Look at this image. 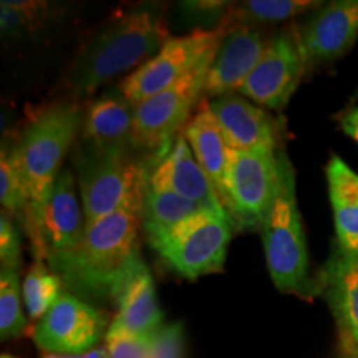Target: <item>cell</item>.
Returning <instances> with one entry per match:
<instances>
[{"label": "cell", "instance_id": "cell-6", "mask_svg": "<svg viewBox=\"0 0 358 358\" xmlns=\"http://www.w3.org/2000/svg\"><path fill=\"white\" fill-rule=\"evenodd\" d=\"M217 48L171 87L134 106V150L151 166L166 156L169 148L191 120L192 110L203 101L206 78Z\"/></svg>", "mask_w": 358, "mask_h": 358}, {"label": "cell", "instance_id": "cell-20", "mask_svg": "<svg viewBox=\"0 0 358 358\" xmlns=\"http://www.w3.org/2000/svg\"><path fill=\"white\" fill-rule=\"evenodd\" d=\"M192 155L199 166L208 174L209 181L216 187L224 208L227 204V182H229L231 150L214 118L209 100L203 98L194 115L182 129ZM227 211V209H226Z\"/></svg>", "mask_w": 358, "mask_h": 358}, {"label": "cell", "instance_id": "cell-17", "mask_svg": "<svg viewBox=\"0 0 358 358\" xmlns=\"http://www.w3.org/2000/svg\"><path fill=\"white\" fill-rule=\"evenodd\" d=\"M148 182L156 189L171 191L203 211H226L216 187L192 155L185 134H179L163 159L148 169Z\"/></svg>", "mask_w": 358, "mask_h": 358}, {"label": "cell", "instance_id": "cell-9", "mask_svg": "<svg viewBox=\"0 0 358 358\" xmlns=\"http://www.w3.org/2000/svg\"><path fill=\"white\" fill-rule=\"evenodd\" d=\"M306 78L329 70L355 47L358 40V0L320 2L292 22Z\"/></svg>", "mask_w": 358, "mask_h": 358}, {"label": "cell", "instance_id": "cell-25", "mask_svg": "<svg viewBox=\"0 0 358 358\" xmlns=\"http://www.w3.org/2000/svg\"><path fill=\"white\" fill-rule=\"evenodd\" d=\"M65 292L64 282L45 262H35L22 282L24 306L32 319H42Z\"/></svg>", "mask_w": 358, "mask_h": 358}, {"label": "cell", "instance_id": "cell-12", "mask_svg": "<svg viewBox=\"0 0 358 358\" xmlns=\"http://www.w3.org/2000/svg\"><path fill=\"white\" fill-rule=\"evenodd\" d=\"M306 78L292 22L272 32L261 60L239 88L243 95L267 111L280 113Z\"/></svg>", "mask_w": 358, "mask_h": 358}, {"label": "cell", "instance_id": "cell-11", "mask_svg": "<svg viewBox=\"0 0 358 358\" xmlns=\"http://www.w3.org/2000/svg\"><path fill=\"white\" fill-rule=\"evenodd\" d=\"M226 27L217 30H192L182 37H171L158 53L127 75L120 83L123 95L138 105L163 92L185 77L213 48L219 47Z\"/></svg>", "mask_w": 358, "mask_h": 358}, {"label": "cell", "instance_id": "cell-7", "mask_svg": "<svg viewBox=\"0 0 358 358\" xmlns=\"http://www.w3.org/2000/svg\"><path fill=\"white\" fill-rule=\"evenodd\" d=\"M236 224L227 211H199L153 245L164 264L185 279L222 271Z\"/></svg>", "mask_w": 358, "mask_h": 358}, {"label": "cell", "instance_id": "cell-2", "mask_svg": "<svg viewBox=\"0 0 358 358\" xmlns=\"http://www.w3.org/2000/svg\"><path fill=\"white\" fill-rule=\"evenodd\" d=\"M83 113L78 98L55 101L35 111L15 140L2 141L30 199V209L20 226L27 237L37 227L62 173V163L78 140Z\"/></svg>", "mask_w": 358, "mask_h": 358}, {"label": "cell", "instance_id": "cell-18", "mask_svg": "<svg viewBox=\"0 0 358 358\" xmlns=\"http://www.w3.org/2000/svg\"><path fill=\"white\" fill-rule=\"evenodd\" d=\"M134 106L136 105L123 95L120 85L106 88L85 108L80 138L95 145L136 151L134 150Z\"/></svg>", "mask_w": 358, "mask_h": 358}, {"label": "cell", "instance_id": "cell-31", "mask_svg": "<svg viewBox=\"0 0 358 358\" xmlns=\"http://www.w3.org/2000/svg\"><path fill=\"white\" fill-rule=\"evenodd\" d=\"M0 264L2 268L20 271L22 267V241L20 231L12 217L2 211L0 216Z\"/></svg>", "mask_w": 358, "mask_h": 358}, {"label": "cell", "instance_id": "cell-4", "mask_svg": "<svg viewBox=\"0 0 358 358\" xmlns=\"http://www.w3.org/2000/svg\"><path fill=\"white\" fill-rule=\"evenodd\" d=\"M287 150L280 155V182L266 221L261 239L268 275L282 294L302 301L317 299L315 272L310 271L307 237L297 199V179Z\"/></svg>", "mask_w": 358, "mask_h": 358}, {"label": "cell", "instance_id": "cell-35", "mask_svg": "<svg viewBox=\"0 0 358 358\" xmlns=\"http://www.w3.org/2000/svg\"><path fill=\"white\" fill-rule=\"evenodd\" d=\"M343 358H355V357H347V355H343Z\"/></svg>", "mask_w": 358, "mask_h": 358}, {"label": "cell", "instance_id": "cell-3", "mask_svg": "<svg viewBox=\"0 0 358 358\" xmlns=\"http://www.w3.org/2000/svg\"><path fill=\"white\" fill-rule=\"evenodd\" d=\"M140 226V206H129L88 224L77 252L55 272L66 292L92 306L113 302L124 275L141 256Z\"/></svg>", "mask_w": 358, "mask_h": 358}, {"label": "cell", "instance_id": "cell-24", "mask_svg": "<svg viewBox=\"0 0 358 358\" xmlns=\"http://www.w3.org/2000/svg\"><path fill=\"white\" fill-rule=\"evenodd\" d=\"M52 7L45 2L0 3V32L7 42L32 38L52 20Z\"/></svg>", "mask_w": 358, "mask_h": 358}, {"label": "cell", "instance_id": "cell-33", "mask_svg": "<svg viewBox=\"0 0 358 358\" xmlns=\"http://www.w3.org/2000/svg\"><path fill=\"white\" fill-rule=\"evenodd\" d=\"M352 101H355V103H358V88H357L355 95H353V96H352Z\"/></svg>", "mask_w": 358, "mask_h": 358}, {"label": "cell", "instance_id": "cell-19", "mask_svg": "<svg viewBox=\"0 0 358 358\" xmlns=\"http://www.w3.org/2000/svg\"><path fill=\"white\" fill-rule=\"evenodd\" d=\"M113 302L116 306L113 322L134 334L153 335L164 325L153 275L141 256L124 275Z\"/></svg>", "mask_w": 358, "mask_h": 358}, {"label": "cell", "instance_id": "cell-22", "mask_svg": "<svg viewBox=\"0 0 358 358\" xmlns=\"http://www.w3.org/2000/svg\"><path fill=\"white\" fill-rule=\"evenodd\" d=\"M203 209L171 191L156 189L145 179L140 204V224L153 248L164 239L179 224L198 214Z\"/></svg>", "mask_w": 358, "mask_h": 358}, {"label": "cell", "instance_id": "cell-27", "mask_svg": "<svg viewBox=\"0 0 358 358\" xmlns=\"http://www.w3.org/2000/svg\"><path fill=\"white\" fill-rule=\"evenodd\" d=\"M0 203H2L3 213H7L10 217H15L20 226L24 224L27 213L30 209V199L3 143L2 151H0Z\"/></svg>", "mask_w": 358, "mask_h": 358}, {"label": "cell", "instance_id": "cell-23", "mask_svg": "<svg viewBox=\"0 0 358 358\" xmlns=\"http://www.w3.org/2000/svg\"><path fill=\"white\" fill-rule=\"evenodd\" d=\"M320 2L312 0H248V2L232 3L229 15L222 27H261L294 22L306 15Z\"/></svg>", "mask_w": 358, "mask_h": 358}, {"label": "cell", "instance_id": "cell-14", "mask_svg": "<svg viewBox=\"0 0 358 358\" xmlns=\"http://www.w3.org/2000/svg\"><path fill=\"white\" fill-rule=\"evenodd\" d=\"M317 299L332 313L343 355L358 358V259L332 241L329 257L315 272Z\"/></svg>", "mask_w": 358, "mask_h": 358}, {"label": "cell", "instance_id": "cell-15", "mask_svg": "<svg viewBox=\"0 0 358 358\" xmlns=\"http://www.w3.org/2000/svg\"><path fill=\"white\" fill-rule=\"evenodd\" d=\"M271 35L272 32L261 27H226V34L208 71L204 95L211 100L239 93V88L261 60Z\"/></svg>", "mask_w": 358, "mask_h": 358}, {"label": "cell", "instance_id": "cell-30", "mask_svg": "<svg viewBox=\"0 0 358 358\" xmlns=\"http://www.w3.org/2000/svg\"><path fill=\"white\" fill-rule=\"evenodd\" d=\"M185 329L176 324L163 325L151 338L150 358H185Z\"/></svg>", "mask_w": 358, "mask_h": 358}, {"label": "cell", "instance_id": "cell-29", "mask_svg": "<svg viewBox=\"0 0 358 358\" xmlns=\"http://www.w3.org/2000/svg\"><path fill=\"white\" fill-rule=\"evenodd\" d=\"M153 335L134 334L111 322L105 335L106 358H150Z\"/></svg>", "mask_w": 358, "mask_h": 358}, {"label": "cell", "instance_id": "cell-13", "mask_svg": "<svg viewBox=\"0 0 358 358\" xmlns=\"http://www.w3.org/2000/svg\"><path fill=\"white\" fill-rule=\"evenodd\" d=\"M108 327L100 308L65 292L37 322L34 342L50 355H82L105 338Z\"/></svg>", "mask_w": 358, "mask_h": 358}, {"label": "cell", "instance_id": "cell-28", "mask_svg": "<svg viewBox=\"0 0 358 358\" xmlns=\"http://www.w3.org/2000/svg\"><path fill=\"white\" fill-rule=\"evenodd\" d=\"M231 2H204V0H192V2H179L178 10L181 13V20L185 24L194 27V30H217L221 29L229 15Z\"/></svg>", "mask_w": 358, "mask_h": 358}, {"label": "cell", "instance_id": "cell-21", "mask_svg": "<svg viewBox=\"0 0 358 358\" xmlns=\"http://www.w3.org/2000/svg\"><path fill=\"white\" fill-rule=\"evenodd\" d=\"M325 179L334 214L335 244L358 259V174L342 156L332 153L325 164Z\"/></svg>", "mask_w": 358, "mask_h": 358}, {"label": "cell", "instance_id": "cell-16", "mask_svg": "<svg viewBox=\"0 0 358 358\" xmlns=\"http://www.w3.org/2000/svg\"><path fill=\"white\" fill-rule=\"evenodd\" d=\"M209 106L229 150L252 151L284 146V124L280 120L239 93L211 98Z\"/></svg>", "mask_w": 358, "mask_h": 358}, {"label": "cell", "instance_id": "cell-32", "mask_svg": "<svg viewBox=\"0 0 358 358\" xmlns=\"http://www.w3.org/2000/svg\"><path fill=\"white\" fill-rule=\"evenodd\" d=\"M334 118L340 131L345 133L358 145V103L352 101L345 108L337 111Z\"/></svg>", "mask_w": 358, "mask_h": 358}, {"label": "cell", "instance_id": "cell-8", "mask_svg": "<svg viewBox=\"0 0 358 358\" xmlns=\"http://www.w3.org/2000/svg\"><path fill=\"white\" fill-rule=\"evenodd\" d=\"M280 148L232 151L226 209L236 231H261L280 182Z\"/></svg>", "mask_w": 358, "mask_h": 358}, {"label": "cell", "instance_id": "cell-26", "mask_svg": "<svg viewBox=\"0 0 358 358\" xmlns=\"http://www.w3.org/2000/svg\"><path fill=\"white\" fill-rule=\"evenodd\" d=\"M27 332L24 297L19 271H0V338L12 340Z\"/></svg>", "mask_w": 358, "mask_h": 358}, {"label": "cell", "instance_id": "cell-5", "mask_svg": "<svg viewBox=\"0 0 358 358\" xmlns=\"http://www.w3.org/2000/svg\"><path fill=\"white\" fill-rule=\"evenodd\" d=\"M71 163L87 226L120 209L141 204L151 164L136 151L95 145L78 136Z\"/></svg>", "mask_w": 358, "mask_h": 358}, {"label": "cell", "instance_id": "cell-1", "mask_svg": "<svg viewBox=\"0 0 358 358\" xmlns=\"http://www.w3.org/2000/svg\"><path fill=\"white\" fill-rule=\"evenodd\" d=\"M169 38L166 20L158 7L140 6L115 13L75 53L65 70V87L75 98L93 93L141 66Z\"/></svg>", "mask_w": 358, "mask_h": 358}, {"label": "cell", "instance_id": "cell-10", "mask_svg": "<svg viewBox=\"0 0 358 358\" xmlns=\"http://www.w3.org/2000/svg\"><path fill=\"white\" fill-rule=\"evenodd\" d=\"M87 222L71 169H62L40 221L29 237L35 262H47L53 272L77 252Z\"/></svg>", "mask_w": 358, "mask_h": 358}, {"label": "cell", "instance_id": "cell-34", "mask_svg": "<svg viewBox=\"0 0 358 358\" xmlns=\"http://www.w3.org/2000/svg\"><path fill=\"white\" fill-rule=\"evenodd\" d=\"M0 358H17V357H13V355H8V353H3V355L0 357Z\"/></svg>", "mask_w": 358, "mask_h": 358}]
</instances>
